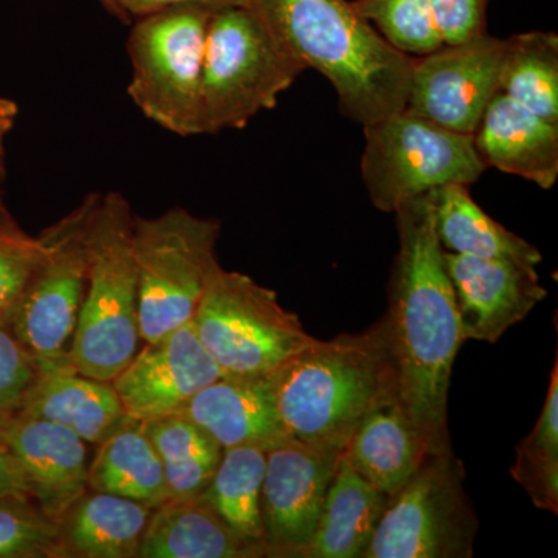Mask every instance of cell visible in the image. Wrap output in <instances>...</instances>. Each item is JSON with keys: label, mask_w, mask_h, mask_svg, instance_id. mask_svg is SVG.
Wrapping results in <instances>:
<instances>
[{"label": "cell", "mask_w": 558, "mask_h": 558, "mask_svg": "<svg viewBox=\"0 0 558 558\" xmlns=\"http://www.w3.org/2000/svg\"><path fill=\"white\" fill-rule=\"evenodd\" d=\"M226 376L197 337L193 322L148 341L116 379L134 421L179 413L197 392Z\"/></svg>", "instance_id": "obj_14"}, {"label": "cell", "mask_w": 558, "mask_h": 558, "mask_svg": "<svg viewBox=\"0 0 558 558\" xmlns=\"http://www.w3.org/2000/svg\"><path fill=\"white\" fill-rule=\"evenodd\" d=\"M267 376L289 439L337 453L368 411L398 396L381 319L363 332L315 340Z\"/></svg>", "instance_id": "obj_3"}, {"label": "cell", "mask_w": 558, "mask_h": 558, "mask_svg": "<svg viewBox=\"0 0 558 558\" xmlns=\"http://www.w3.org/2000/svg\"><path fill=\"white\" fill-rule=\"evenodd\" d=\"M250 7L216 10L202 62L199 130H242L304 72Z\"/></svg>", "instance_id": "obj_5"}, {"label": "cell", "mask_w": 558, "mask_h": 558, "mask_svg": "<svg viewBox=\"0 0 558 558\" xmlns=\"http://www.w3.org/2000/svg\"><path fill=\"white\" fill-rule=\"evenodd\" d=\"M17 414L54 422L97 446L134 421L112 381L92 379L75 368L40 373Z\"/></svg>", "instance_id": "obj_20"}, {"label": "cell", "mask_w": 558, "mask_h": 558, "mask_svg": "<svg viewBox=\"0 0 558 558\" xmlns=\"http://www.w3.org/2000/svg\"><path fill=\"white\" fill-rule=\"evenodd\" d=\"M512 478L535 508L558 513V359L554 360L548 396L537 424L517 446Z\"/></svg>", "instance_id": "obj_29"}, {"label": "cell", "mask_w": 558, "mask_h": 558, "mask_svg": "<svg viewBox=\"0 0 558 558\" xmlns=\"http://www.w3.org/2000/svg\"><path fill=\"white\" fill-rule=\"evenodd\" d=\"M39 376L36 359L10 326L0 323V422L20 413Z\"/></svg>", "instance_id": "obj_33"}, {"label": "cell", "mask_w": 558, "mask_h": 558, "mask_svg": "<svg viewBox=\"0 0 558 558\" xmlns=\"http://www.w3.org/2000/svg\"><path fill=\"white\" fill-rule=\"evenodd\" d=\"M278 43L322 73L340 112L365 128L405 109L414 58L400 53L349 0H250Z\"/></svg>", "instance_id": "obj_2"}, {"label": "cell", "mask_w": 558, "mask_h": 558, "mask_svg": "<svg viewBox=\"0 0 558 558\" xmlns=\"http://www.w3.org/2000/svg\"><path fill=\"white\" fill-rule=\"evenodd\" d=\"M436 236L446 252L475 258L510 259L537 267V247L502 227L470 196L468 185L432 191Z\"/></svg>", "instance_id": "obj_24"}, {"label": "cell", "mask_w": 558, "mask_h": 558, "mask_svg": "<svg viewBox=\"0 0 558 558\" xmlns=\"http://www.w3.org/2000/svg\"><path fill=\"white\" fill-rule=\"evenodd\" d=\"M339 457L293 439L267 450L260 495L267 557H306Z\"/></svg>", "instance_id": "obj_13"}, {"label": "cell", "mask_w": 558, "mask_h": 558, "mask_svg": "<svg viewBox=\"0 0 558 558\" xmlns=\"http://www.w3.org/2000/svg\"><path fill=\"white\" fill-rule=\"evenodd\" d=\"M388 501L389 495L339 457L304 558H362Z\"/></svg>", "instance_id": "obj_22"}, {"label": "cell", "mask_w": 558, "mask_h": 558, "mask_svg": "<svg viewBox=\"0 0 558 558\" xmlns=\"http://www.w3.org/2000/svg\"><path fill=\"white\" fill-rule=\"evenodd\" d=\"M462 340L497 343L548 295L537 267L510 259L475 258L444 250Z\"/></svg>", "instance_id": "obj_15"}, {"label": "cell", "mask_w": 558, "mask_h": 558, "mask_svg": "<svg viewBox=\"0 0 558 558\" xmlns=\"http://www.w3.org/2000/svg\"><path fill=\"white\" fill-rule=\"evenodd\" d=\"M0 435L20 465L28 495L50 519L60 521L89 490L86 442L72 429L16 414L0 422Z\"/></svg>", "instance_id": "obj_16"}, {"label": "cell", "mask_w": 558, "mask_h": 558, "mask_svg": "<svg viewBox=\"0 0 558 558\" xmlns=\"http://www.w3.org/2000/svg\"><path fill=\"white\" fill-rule=\"evenodd\" d=\"M351 5L400 53L421 58L444 46L429 0H352Z\"/></svg>", "instance_id": "obj_30"}, {"label": "cell", "mask_w": 558, "mask_h": 558, "mask_svg": "<svg viewBox=\"0 0 558 558\" xmlns=\"http://www.w3.org/2000/svg\"><path fill=\"white\" fill-rule=\"evenodd\" d=\"M480 521L454 451L429 454L389 497L362 558H470Z\"/></svg>", "instance_id": "obj_11"}, {"label": "cell", "mask_w": 558, "mask_h": 558, "mask_svg": "<svg viewBox=\"0 0 558 558\" xmlns=\"http://www.w3.org/2000/svg\"><path fill=\"white\" fill-rule=\"evenodd\" d=\"M490 0H429L446 46L468 43L487 33Z\"/></svg>", "instance_id": "obj_34"}, {"label": "cell", "mask_w": 558, "mask_h": 558, "mask_svg": "<svg viewBox=\"0 0 558 558\" xmlns=\"http://www.w3.org/2000/svg\"><path fill=\"white\" fill-rule=\"evenodd\" d=\"M65 557L60 523L31 497H0V558Z\"/></svg>", "instance_id": "obj_31"}, {"label": "cell", "mask_w": 558, "mask_h": 558, "mask_svg": "<svg viewBox=\"0 0 558 558\" xmlns=\"http://www.w3.org/2000/svg\"><path fill=\"white\" fill-rule=\"evenodd\" d=\"M140 558H258L259 549L238 537L207 502L170 498L153 509Z\"/></svg>", "instance_id": "obj_21"}, {"label": "cell", "mask_w": 558, "mask_h": 558, "mask_svg": "<svg viewBox=\"0 0 558 558\" xmlns=\"http://www.w3.org/2000/svg\"><path fill=\"white\" fill-rule=\"evenodd\" d=\"M499 92L558 124V36L527 32L505 39Z\"/></svg>", "instance_id": "obj_28"}, {"label": "cell", "mask_w": 558, "mask_h": 558, "mask_svg": "<svg viewBox=\"0 0 558 558\" xmlns=\"http://www.w3.org/2000/svg\"><path fill=\"white\" fill-rule=\"evenodd\" d=\"M150 512L142 502L87 490L58 521L65 557H138Z\"/></svg>", "instance_id": "obj_23"}, {"label": "cell", "mask_w": 558, "mask_h": 558, "mask_svg": "<svg viewBox=\"0 0 558 558\" xmlns=\"http://www.w3.org/2000/svg\"><path fill=\"white\" fill-rule=\"evenodd\" d=\"M89 490L132 499L150 509L170 499L159 454L138 421L102 440L89 464Z\"/></svg>", "instance_id": "obj_25"}, {"label": "cell", "mask_w": 558, "mask_h": 558, "mask_svg": "<svg viewBox=\"0 0 558 558\" xmlns=\"http://www.w3.org/2000/svg\"><path fill=\"white\" fill-rule=\"evenodd\" d=\"M395 215L399 252L381 322L398 398L429 454L450 453L447 403L454 359L464 340L444 248L436 236L432 193L407 202Z\"/></svg>", "instance_id": "obj_1"}, {"label": "cell", "mask_w": 558, "mask_h": 558, "mask_svg": "<svg viewBox=\"0 0 558 558\" xmlns=\"http://www.w3.org/2000/svg\"><path fill=\"white\" fill-rule=\"evenodd\" d=\"M267 468V450L255 446L223 450L215 476L201 498L227 526L267 557L264 546L260 495Z\"/></svg>", "instance_id": "obj_27"}, {"label": "cell", "mask_w": 558, "mask_h": 558, "mask_svg": "<svg viewBox=\"0 0 558 558\" xmlns=\"http://www.w3.org/2000/svg\"><path fill=\"white\" fill-rule=\"evenodd\" d=\"M365 132L363 183L371 204L384 213L449 185H472L487 170L473 135L440 128L403 109Z\"/></svg>", "instance_id": "obj_9"}, {"label": "cell", "mask_w": 558, "mask_h": 558, "mask_svg": "<svg viewBox=\"0 0 558 558\" xmlns=\"http://www.w3.org/2000/svg\"><path fill=\"white\" fill-rule=\"evenodd\" d=\"M219 238V220L185 208H171L156 218L134 216L132 255L143 341L160 339L193 322L209 278L220 266Z\"/></svg>", "instance_id": "obj_6"}, {"label": "cell", "mask_w": 558, "mask_h": 558, "mask_svg": "<svg viewBox=\"0 0 558 558\" xmlns=\"http://www.w3.org/2000/svg\"><path fill=\"white\" fill-rule=\"evenodd\" d=\"M163 465L170 498L204 494L222 461V446L196 422L174 413L140 421Z\"/></svg>", "instance_id": "obj_26"}, {"label": "cell", "mask_w": 558, "mask_h": 558, "mask_svg": "<svg viewBox=\"0 0 558 558\" xmlns=\"http://www.w3.org/2000/svg\"><path fill=\"white\" fill-rule=\"evenodd\" d=\"M476 153L497 168L550 190L558 179V124L498 92L473 132Z\"/></svg>", "instance_id": "obj_17"}, {"label": "cell", "mask_w": 558, "mask_h": 558, "mask_svg": "<svg viewBox=\"0 0 558 558\" xmlns=\"http://www.w3.org/2000/svg\"><path fill=\"white\" fill-rule=\"evenodd\" d=\"M132 229L130 201L119 191L101 194L90 226L86 295L70 351L73 368L92 379H116L142 340Z\"/></svg>", "instance_id": "obj_4"}, {"label": "cell", "mask_w": 558, "mask_h": 558, "mask_svg": "<svg viewBox=\"0 0 558 558\" xmlns=\"http://www.w3.org/2000/svg\"><path fill=\"white\" fill-rule=\"evenodd\" d=\"M20 108L13 100L0 98V179L5 175V140L16 123Z\"/></svg>", "instance_id": "obj_37"}, {"label": "cell", "mask_w": 558, "mask_h": 558, "mask_svg": "<svg viewBox=\"0 0 558 558\" xmlns=\"http://www.w3.org/2000/svg\"><path fill=\"white\" fill-rule=\"evenodd\" d=\"M179 414L207 429L223 450L242 446L270 450L289 439L269 376H222L197 392Z\"/></svg>", "instance_id": "obj_18"}, {"label": "cell", "mask_w": 558, "mask_h": 558, "mask_svg": "<svg viewBox=\"0 0 558 558\" xmlns=\"http://www.w3.org/2000/svg\"><path fill=\"white\" fill-rule=\"evenodd\" d=\"M98 2L101 3V7H105V10L108 11L109 14H112L113 17L121 21L119 0H98Z\"/></svg>", "instance_id": "obj_38"}, {"label": "cell", "mask_w": 558, "mask_h": 558, "mask_svg": "<svg viewBox=\"0 0 558 558\" xmlns=\"http://www.w3.org/2000/svg\"><path fill=\"white\" fill-rule=\"evenodd\" d=\"M505 39L484 33L414 58L405 109L446 130L473 135L499 92Z\"/></svg>", "instance_id": "obj_12"}, {"label": "cell", "mask_w": 558, "mask_h": 558, "mask_svg": "<svg viewBox=\"0 0 558 558\" xmlns=\"http://www.w3.org/2000/svg\"><path fill=\"white\" fill-rule=\"evenodd\" d=\"M250 0H119L121 22L131 24L145 14L154 13L170 7L199 5L211 10L230 9V7H247Z\"/></svg>", "instance_id": "obj_35"}, {"label": "cell", "mask_w": 558, "mask_h": 558, "mask_svg": "<svg viewBox=\"0 0 558 558\" xmlns=\"http://www.w3.org/2000/svg\"><path fill=\"white\" fill-rule=\"evenodd\" d=\"M101 193L39 234L40 256L9 326L38 362L40 373L73 368V337L89 279V233Z\"/></svg>", "instance_id": "obj_7"}, {"label": "cell", "mask_w": 558, "mask_h": 558, "mask_svg": "<svg viewBox=\"0 0 558 558\" xmlns=\"http://www.w3.org/2000/svg\"><path fill=\"white\" fill-rule=\"evenodd\" d=\"M9 495L31 497L20 465L11 453L9 444L0 435V497H9Z\"/></svg>", "instance_id": "obj_36"}, {"label": "cell", "mask_w": 558, "mask_h": 558, "mask_svg": "<svg viewBox=\"0 0 558 558\" xmlns=\"http://www.w3.org/2000/svg\"><path fill=\"white\" fill-rule=\"evenodd\" d=\"M215 11L199 5L154 11L132 21L128 36V95L146 119L180 137L201 135L202 62Z\"/></svg>", "instance_id": "obj_8"}, {"label": "cell", "mask_w": 558, "mask_h": 558, "mask_svg": "<svg viewBox=\"0 0 558 558\" xmlns=\"http://www.w3.org/2000/svg\"><path fill=\"white\" fill-rule=\"evenodd\" d=\"M39 256V238L22 229L0 196V323L9 325Z\"/></svg>", "instance_id": "obj_32"}, {"label": "cell", "mask_w": 558, "mask_h": 558, "mask_svg": "<svg viewBox=\"0 0 558 558\" xmlns=\"http://www.w3.org/2000/svg\"><path fill=\"white\" fill-rule=\"evenodd\" d=\"M340 457L374 487L391 497L413 478L429 457V450L395 395L366 413Z\"/></svg>", "instance_id": "obj_19"}, {"label": "cell", "mask_w": 558, "mask_h": 558, "mask_svg": "<svg viewBox=\"0 0 558 558\" xmlns=\"http://www.w3.org/2000/svg\"><path fill=\"white\" fill-rule=\"evenodd\" d=\"M197 337L226 376H267L315 340L277 292L218 267L193 318Z\"/></svg>", "instance_id": "obj_10"}]
</instances>
